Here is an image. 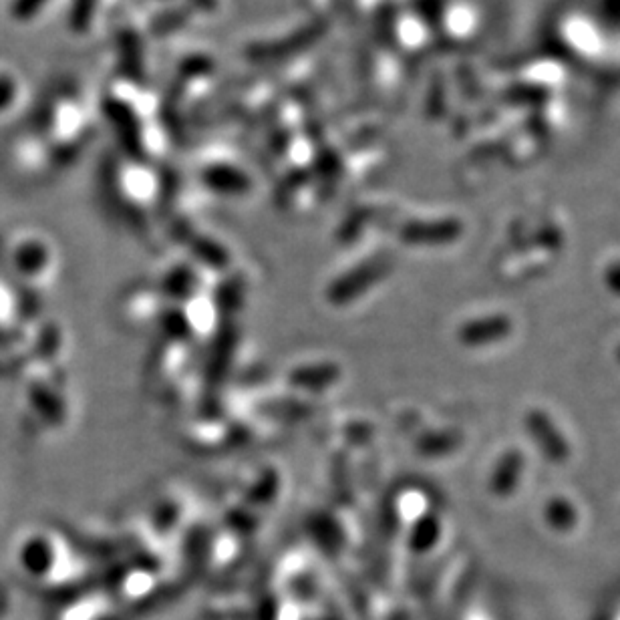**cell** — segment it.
Segmentation results:
<instances>
[{
  "instance_id": "5b68a950",
  "label": "cell",
  "mask_w": 620,
  "mask_h": 620,
  "mask_svg": "<svg viewBox=\"0 0 620 620\" xmlns=\"http://www.w3.org/2000/svg\"><path fill=\"white\" fill-rule=\"evenodd\" d=\"M606 278H608V284H610V288H614V290H618V292H620V264L612 266V268L608 270Z\"/></svg>"
},
{
  "instance_id": "8992f818",
  "label": "cell",
  "mask_w": 620,
  "mask_h": 620,
  "mask_svg": "<svg viewBox=\"0 0 620 620\" xmlns=\"http://www.w3.org/2000/svg\"><path fill=\"white\" fill-rule=\"evenodd\" d=\"M616 355H618V361H620V349H618V353H616Z\"/></svg>"
},
{
  "instance_id": "277c9868",
  "label": "cell",
  "mask_w": 620,
  "mask_h": 620,
  "mask_svg": "<svg viewBox=\"0 0 620 620\" xmlns=\"http://www.w3.org/2000/svg\"><path fill=\"white\" fill-rule=\"evenodd\" d=\"M548 520L558 522L560 526H570L574 522V510L566 502H554L548 504Z\"/></svg>"
},
{
  "instance_id": "3957f363",
  "label": "cell",
  "mask_w": 620,
  "mask_h": 620,
  "mask_svg": "<svg viewBox=\"0 0 620 620\" xmlns=\"http://www.w3.org/2000/svg\"><path fill=\"white\" fill-rule=\"evenodd\" d=\"M522 455L520 453H510L506 455V459L500 463V468L496 472H504V476H496L494 478V492L500 496H508L514 492L516 482H520V474H522Z\"/></svg>"
},
{
  "instance_id": "7a4b0ae2",
  "label": "cell",
  "mask_w": 620,
  "mask_h": 620,
  "mask_svg": "<svg viewBox=\"0 0 620 620\" xmlns=\"http://www.w3.org/2000/svg\"><path fill=\"white\" fill-rule=\"evenodd\" d=\"M512 325L506 317H492V319H482L463 329V339L468 343H490L504 339L510 333Z\"/></svg>"
},
{
  "instance_id": "6da1fadb",
  "label": "cell",
  "mask_w": 620,
  "mask_h": 620,
  "mask_svg": "<svg viewBox=\"0 0 620 620\" xmlns=\"http://www.w3.org/2000/svg\"><path fill=\"white\" fill-rule=\"evenodd\" d=\"M528 429L538 439V445L548 455V459L562 461L568 455V445L564 443L560 431L554 427L552 419L542 411H532L528 415Z\"/></svg>"
}]
</instances>
